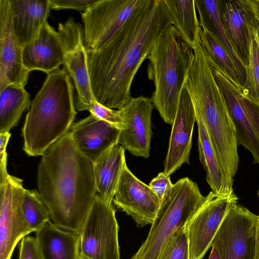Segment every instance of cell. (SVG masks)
Instances as JSON below:
<instances>
[{
	"label": "cell",
	"instance_id": "obj_12",
	"mask_svg": "<svg viewBox=\"0 0 259 259\" xmlns=\"http://www.w3.org/2000/svg\"><path fill=\"white\" fill-rule=\"evenodd\" d=\"M23 180L9 175L0 184V259H11L17 243L32 232L25 218Z\"/></svg>",
	"mask_w": 259,
	"mask_h": 259
},
{
	"label": "cell",
	"instance_id": "obj_23",
	"mask_svg": "<svg viewBox=\"0 0 259 259\" xmlns=\"http://www.w3.org/2000/svg\"><path fill=\"white\" fill-rule=\"evenodd\" d=\"M249 0L220 1V13L226 32L246 67L248 54Z\"/></svg>",
	"mask_w": 259,
	"mask_h": 259
},
{
	"label": "cell",
	"instance_id": "obj_4",
	"mask_svg": "<svg viewBox=\"0 0 259 259\" xmlns=\"http://www.w3.org/2000/svg\"><path fill=\"white\" fill-rule=\"evenodd\" d=\"M76 113L73 86L66 69L48 74L31 102L22 129L25 152L30 156H42L70 132Z\"/></svg>",
	"mask_w": 259,
	"mask_h": 259
},
{
	"label": "cell",
	"instance_id": "obj_14",
	"mask_svg": "<svg viewBox=\"0 0 259 259\" xmlns=\"http://www.w3.org/2000/svg\"><path fill=\"white\" fill-rule=\"evenodd\" d=\"M117 207L131 217L139 227L152 224L160 201L149 185L125 164L113 199Z\"/></svg>",
	"mask_w": 259,
	"mask_h": 259
},
{
	"label": "cell",
	"instance_id": "obj_24",
	"mask_svg": "<svg viewBox=\"0 0 259 259\" xmlns=\"http://www.w3.org/2000/svg\"><path fill=\"white\" fill-rule=\"evenodd\" d=\"M200 26L211 31L220 39L235 67L239 80L243 85L246 67L239 57L224 26L220 13L219 0H194Z\"/></svg>",
	"mask_w": 259,
	"mask_h": 259
},
{
	"label": "cell",
	"instance_id": "obj_1",
	"mask_svg": "<svg viewBox=\"0 0 259 259\" xmlns=\"http://www.w3.org/2000/svg\"><path fill=\"white\" fill-rule=\"evenodd\" d=\"M173 19L164 0H147L100 49H88V68L96 101L119 109L132 97L134 78Z\"/></svg>",
	"mask_w": 259,
	"mask_h": 259
},
{
	"label": "cell",
	"instance_id": "obj_30",
	"mask_svg": "<svg viewBox=\"0 0 259 259\" xmlns=\"http://www.w3.org/2000/svg\"><path fill=\"white\" fill-rule=\"evenodd\" d=\"M200 37L201 44L214 61L234 80L240 82L236 69L217 35L201 27Z\"/></svg>",
	"mask_w": 259,
	"mask_h": 259
},
{
	"label": "cell",
	"instance_id": "obj_20",
	"mask_svg": "<svg viewBox=\"0 0 259 259\" xmlns=\"http://www.w3.org/2000/svg\"><path fill=\"white\" fill-rule=\"evenodd\" d=\"M15 35L24 48L36 38L47 22L49 0H9Z\"/></svg>",
	"mask_w": 259,
	"mask_h": 259
},
{
	"label": "cell",
	"instance_id": "obj_6",
	"mask_svg": "<svg viewBox=\"0 0 259 259\" xmlns=\"http://www.w3.org/2000/svg\"><path fill=\"white\" fill-rule=\"evenodd\" d=\"M208 197L204 196L189 178L177 181L161 200L146 239L131 259H156L173 235L186 226Z\"/></svg>",
	"mask_w": 259,
	"mask_h": 259
},
{
	"label": "cell",
	"instance_id": "obj_25",
	"mask_svg": "<svg viewBox=\"0 0 259 259\" xmlns=\"http://www.w3.org/2000/svg\"><path fill=\"white\" fill-rule=\"evenodd\" d=\"M198 127V146L199 160L206 173V180L217 196H224L233 192L232 181L220 167L202 122L196 119Z\"/></svg>",
	"mask_w": 259,
	"mask_h": 259
},
{
	"label": "cell",
	"instance_id": "obj_41",
	"mask_svg": "<svg viewBox=\"0 0 259 259\" xmlns=\"http://www.w3.org/2000/svg\"><path fill=\"white\" fill-rule=\"evenodd\" d=\"M258 198H259V191L258 192Z\"/></svg>",
	"mask_w": 259,
	"mask_h": 259
},
{
	"label": "cell",
	"instance_id": "obj_8",
	"mask_svg": "<svg viewBox=\"0 0 259 259\" xmlns=\"http://www.w3.org/2000/svg\"><path fill=\"white\" fill-rule=\"evenodd\" d=\"M115 209L96 195L79 232L80 253L91 259H120Z\"/></svg>",
	"mask_w": 259,
	"mask_h": 259
},
{
	"label": "cell",
	"instance_id": "obj_33",
	"mask_svg": "<svg viewBox=\"0 0 259 259\" xmlns=\"http://www.w3.org/2000/svg\"><path fill=\"white\" fill-rule=\"evenodd\" d=\"M97 0H49L51 9L55 10L73 9L85 11Z\"/></svg>",
	"mask_w": 259,
	"mask_h": 259
},
{
	"label": "cell",
	"instance_id": "obj_10",
	"mask_svg": "<svg viewBox=\"0 0 259 259\" xmlns=\"http://www.w3.org/2000/svg\"><path fill=\"white\" fill-rule=\"evenodd\" d=\"M58 32L64 48L63 64L77 93L76 109L89 111L95 99L90 81L83 27L70 17L65 22L59 23Z\"/></svg>",
	"mask_w": 259,
	"mask_h": 259
},
{
	"label": "cell",
	"instance_id": "obj_17",
	"mask_svg": "<svg viewBox=\"0 0 259 259\" xmlns=\"http://www.w3.org/2000/svg\"><path fill=\"white\" fill-rule=\"evenodd\" d=\"M196 117L190 95L185 86L180 96L171 125L169 146L164 162V174L170 176L183 164H189L192 135Z\"/></svg>",
	"mask_w": 259,
	"mask_h": 259
},
{
	"label": "cell",
	"instance_id": "obj_3",
	"mask_svg": "<svg viewBox=\"0 0 259 259\" xmlns=\"http://www.w3.org/2000/svg\"><path fill=\"white\" fill-rule=\"evenodd\" d=\"M196 119L204 126L218 162L233 181L239 165L238 144L225 96L213 73L204 47L194 49V58L185 83Z\"/></svg>",
	"mask_w": 259,
	"mask_h": 259
},
{
	"label": "cell",
	"instance_id": "obj_19",
	"mask_svg": "<svg viewBox=\"0 0 259 259\" xmlns=\"http://www.w3.org/2000/svg\"><path fill=\"white\" fill-rule=\"evenodd\" d=\"M64 56L60 35L48 21L38 37L23 48V65L30 72L40 70L48 74L64 64Z\"/></svg>",
	"mask_w": 259,
	"mask_h": 259
},
{
	"label": "cell",
	"instance_id": "obj_38",
	"mask_svg": "<svg viewBox=\"0 0 259 259\" xmlns=\"http://www.w3.org/2000/svg\"><path fill=\"white\" fill-rule=\"evenodd\" d=\"M249 1L256 20L257 30L259 33V0Z\"/></svg>",
	"mask_w": 259,
	"mask_h": 259
},
{
	"label": "cell",
	"instance_id": "obj_22",
	"mask_svg": "<svg viewBox=\"0 0 259 259\" xmlns=\"http://www.w3.org/2000/svg\"><path fill=\"white\" fill-rule=\"evenodd\" d=\"M125 164V149L118 143L92 162L97 194L108 204L112 203Z\"/></svg>",
	"mask_w": 259,
	"mask_h": 259
},
{
	"label": "cell",
	"instance_id": "obj_32",
	"mask_svg": "<svg viewBox=\"0 0 259 259\" xmlns=\"http://www.w3.org/2000/svg\"><path fill=\"white\" fill-rule=\"evenodd\" d=\"M91 114L111 124L122 131L125 128L124 120L120 111L106 107L94 100L89 110Z\"/></svg>",
	"mask_w": 259,
	"mask_h": 259
},
{
	"label": "cell",
	"instance_id": "obj_36",
	"mask_svg": "<svg viewBox=\"0 0 259 259\" xmlns=\"http://www.w3.org/2000/svg\"><path fill=\"white\" fill-rule=\"evenodd\" d=\"M10 137L9 132L0 133V184L9 175L7 169L8 155L6 148Z\"/></svg>",
	"mask_w": 259,
	"mask_h": 259
},
{
	"label": "cell",
	"instance_id": "obj_7",
	"mask_svg": "<svg viewBox=\"0 0 259 259\" xmlns=\"http://www.w3.org/2000/svg\"><path fill=\"white\" fill-rule=\"evenodd\" d=\"M209 60L214 78L225 96L237 144L249 150L253 162L259 164V103L211 58Z\"/></svg>",
	"mask_w": 259,
	"mask_h": 259
},
{
	"label": "cell",
	"instance_id": "obj_26",
	"mask_svg": "<svg viewBox=\"0 0 259 259\" xmlns=\"http://www.w3.org/2000/svg\"><path fill=\"white\" fill-rule=\"evenodd\" d=\"M183 39L193 49L200 44L201 27L194 0H164Z\"/></svg>",
	"mask_w": 259,
	"mask_h": 259
},
{
	"label": "cell",
	"instance_id": "obj_34",
	"mask_svg": "<svg viewBox=\"0 0 259 259\" xmlns=\"http://www.w3.org/2000/svg\"><path fill=\"white\" fill-rule=\"evenodd\" d=\"M18 259H41L35 238L26 236L21 239Z\"/></svg>",
	"mask_w": 259,
	"mask_h": 259
},
{
	"label": "cell",
	"instance_id": "obj_29",
	"mask_svg": "<svg viewBox=\"0 0 259 259\" xmlns=\"http://www.w3.org/2000/svg\"><path fill=\"white\" fill-rule=\"evenodd\" d=\"M22 208L26 221L33 232L39 230L51 220L50 212L36 190L25 189Z\"/></svg>",
	"mask_w": 259,
	"mask_h": 259
},
{
	"label": "cell",
	"instance_id": "obj_9",
	"mask_svg": "<svg viewBox=\"0 0 259 259\" xmlns=\"http://www.w3.org/2000/svg\"><path fill=\"white\" fill-rule=\"evenodd\" d=\"M147 0H97L81 13L87 49L102 47Z\"/></svg>",
	"mask_w": 259,
	"mask_h": 259
},
{
	"label": "cell",
	"instance_id": "obj_40",
	"mask_svg": "<svg viewBox=\"0 0 259 259\" xmlns=\"http://www.w3.org/2000/svg\"><path fill=\"white\" fill-rule=\"evenodd\" d=\"M79 259H91L80 253Z\"/></svg>",
	"mask_w": 259,
	"mask_h": 259
},
{
	"label": "cell",
	"instance_id": "obj_5",
	"mask_svg": "<svg viewBox=\"0 0 259 259\" xmlns=\"http://www.w3.org/2000/svg\"><path fill=\"white\" fill-rule=\"evenodd\" d=\"M194 58V49L174 25L157 39L148 56V77L154 84L151 99L162 119L169 124L174 122Z\"/></svg>",
	"mask_w": 259,
	"mask_h": 259
},
{
	"label": "cell",
	"instance_id": "obj_37",
	"mask_svg": "<svg viewBox=\"0 0 259 259\" xmlns=\"http://www.w3.org/2000/svg\"><path fill=\"white\" fill-rule=\"evenodd\" d=\"M259 259V215H256L255 221V258Z\"/></svg>",
	"mask_w": 259,
	"mask_h": 259
},
{
	"label": "cell",
	"instance_id": "obj_2",
	"mask_svg": "<svg viewBox=\"0 0 259 259\" xmlns=\"http://www.w3.org/2000/svg\"><path fill=\"white\" fill-rule=\"evenodd\" d=\"M41 156L37 186L52 222L79 233L97 194L92 162L76 147L70 132Z\"/></svg>",
	"mask_w": 259,
	"mask_h": 259
},
{
	"label": "cell",
	"instance_id": "obj_27",
	"mask_svg": "<svg viewBox=\"0 0 259 259\" xmlns=\"http://www.w3.org/2000/svg\"><path fill=\"white\" fill-rule=\"evenodd\" d=\"M31 102L25 87L10 84L0 91V133L9 132L17 124Z\"/></svg>",
	"mask_w": 259,
	"mask_h": 259
},
{
	"label": "cell",
	"instance_id": "obj_16",
	"mask_svg": "<svg viewBox=\"0 0 259 259\" xmlns=\"http://www.w3.org/2000/svg\"><path fill=\"white\" fill-rule=\"evenodd\" d=\"M23 51L14 30L9 0H0V91L10 84H27L30 72L23 65Z\"/></svg>",
	"mask_w": 259,
	"mask_h": 259
},
{
	"label": "cell",
	"instance_id": "obj_15",
	"mask_svg": "<svg viewBox=\"0 0 259 259\" xmlns=\"http://www.w3.org/2000/svg\"><path fill=\"white\" fill-rule=\"evenodd\" d=\"M153 106L151 98L141 95L132 97L119 109L125 128L120 131L118 144L136 156L147 158L150 156Z\"/></svg>",
	"mask_w": 259,
	"mask_h": 259
},
{
	"label": "cell",
	"instance_id": "obj_11",
	"mask_svg": "<svg viewBox=\"0 0 259 259\" xmlns=\"http://www.w3.org/2000/svg\"><path fill=\"white\" fill-rule=\"evenodd\" d=\"M256 217L238 204L229 210L211 245L221 259H255Z\"/></svg>",
	"mask_w": 259,
	"mask_h": 259
},
{
	"label": "cell",
	"instance_id": "obj_35",
	"mask_svg": "<svg viewBox=\"0 0 259 259\" xmlns=\"http://www.w3.org/2000/svg\"><path fill=\"white\" fill-rule=\"evenodd\" d=\"M172 185L169 176H167L163 172H161L150 181L149 186L161 201Z\"/></svg>",
	"mask_w": 259,
	"mask_h": 259
},
{
	"label": "cell",
	"instance_id": "obj_21",
	"mask_svg": "<svg viewBox=\"0 0 259 259\" xmlns=\"http://www.w3.org/2000/svg\"><path fill=\"white\" fill-rule=\"evenodd\" d=\"M35 233L41 259H79L78 232L64 229L50 221Z\"/></svg>",
	"mask_w": 259,
	"mask_h": 259
},
{
	"label": "cell",
	"instance_id": "obj_39",
	"mask_svg": "<svg viewBox=\"0 0 259 259\" xmlns=\"http://www.w3.org/2000/svg\"><path fill=\"white\" fill-rule=\"evenodd\" d=\"M211 247V250L208 259H221L218 249L213 246Z\"/></svg>",
	"mask_w": 259,
	"mask_h": 259
},
{
	"label": "cell",
	"instance_id": "obj_13",
	"mask_svg": "<svg viewBox=\"0 0 259 259\" xmlns=\"http://www.w3.org/2000/svg\"><path fill=\"white\" fill-rule=\"evenodd\" d=\"M207 201L185 226L190 259H202L211 245L229 210L237 204L234 191L229 195L217 196L212 191Z\"/></svg>",
	"mask_w": 259,
	"mask_h": 259
},
{
	"label": "cell",
	"instance_id": "obj_31",
	"mask_svg": "<svg viewBox=\"0 0 259 259\" xmlns=\"http://www.w3.org/2000/svg\"><path fill=\"white\" fill-rule=\"evenodd\" d=\"M156 259H190L185 226L179 229L173 235Z\"/></svg>",
	"mask_w": 259,
	"mask_h": 259
},
{
	"label": "cell",
	"instance_id": "obj_18",
	"mask_svg": "<svg viewBox=\"0 0 259 259\" xmlns=\"http://www.w3.org/2000/svg\"><path fill=\"white\" fill-rule=\"evenodd\" d=\"M120 130L92 114L73 123L70 132L77 149L92 162L118 143Z\"/></svg>",
	"mask_w": 259,
	"mask_h": 259
},
{
	"label": "cell",
	"instance_id": "obj_28",
	"mask_svg": "<svg viewBox=\"0 0 259 259\" xmlns=\"http://www.w3.org/2000/svg\"><path fill=\"white\" fill-rule=\"evenodd\" d=\"M250 6L248 21V54L245 81L243 86L248 94L259 103V33L251 5Z\"/></svg>",
	"mask_w": 259,
	"mask_h": 259
}]
</instances>
